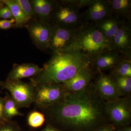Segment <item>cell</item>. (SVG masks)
Masks as SVG:
<instances>
[{"instance_id": "obj_30", "label": "cell", "mask_w": 131, "mask_h": 131, "mask_svg": "<svg viewBox=\"0 0 131 131\" xmlns=\"http://www.w3.org/2000/svg\"><path fill=\"white\" fill-rule=\"evenodd\" d=\"M94 131H116V127L112 123L106 124Z\"/></svg>"}, {"instance_id": "obj_4", "label": "cell", "mask_w": 131, "mask_h": 131, "mask_svg": "<svg viewBox=\"0 0 131 131\" xmlns=\"http://www.w3.org/2000/svg\"><path fill=\"white\" fill-rule=\"evenodd\" d=\"M82 14L67 1H57L51 13L50 24L70 29L80 28L85 24Z\"/></svg>"}, {"instance_id": "obj_15", "label": "cell", "mask_w": 131, "mask_h": 131, "mask_svg": "<svg viewBox=\"0 0 131 131\" xmlns=\"http://www.w3.org/2000/svg\"><path fill=\"white\" fill-rule=\"evenodd\" d=\"M42 68L32 63L14 64L6 81L20 80L26 78L34 77L42 71Z\"/></svg>"}, {"instance_id": "obj_12", "label": "cell", "mask_w": 131, "mask_h": 131, "mask_svg": "<svg viewBox=\"0 0 131 131\" xmlns=\"http://www.w3.org/2000/svg\"><path fill=\"white\" fill-rule=\"evenodd\" d=\"M50 38L49 49L52 51L63 50L72 43L79 28L70 29L53 26Z\"/></svg>"}, {"instance_id": "obj_18", "label": "cell", "mask_w": 131, "mask_h": 131, "mask_svg": "<svg viewBox=\"0 0 131 131\" xmlns=\"http://www.w3.org/2000/svg\"><path fill=\"white\" fill-rule=\"evenodd\" d=\"M2 1L11 10L15 20V26L17 27H21L30 21V19L26 16L14 0H3Z\"/></svg>"}, {"instance_id": "obj_8", "label": "cell", "mask_w": 131, "mask_h": 131, "mask_svg": "<svg viewBox=\"0 0 131 131\" xmlns=\"http://www.w3.org/2000/svg\"><path fill=\"white\" fill-rule=\"evenodd\" d=\"M26 25L35 46L42 50L49 49V42L53 25L39 19L32 20Z\"/></svg>"}, {"instance_id": "obj_24", "label": "cell", "mask_w": 131, "mask_h": 131, "mask_svg": "<svg viewBox=\"0 0 131 131\" xmlns=\"http://www.w3.org/2000/svg\"><path fill=\"white\" fill-rule=\"evenodd\" d=\"M18 5L26 16L30 19H32L35 16L32 6L30 1L28 0H14Z\"/></svg>"}, {"instance_id": "obj_32", "label": "cell", "mask_w": 131, "mask_h": 131, "mask_svg": "<svg viewBox=\"0 0 131 131\" xmlns=\"http://www.w3.org/2000/svg\"><path fill=\"white\" fill-rule=\"evenodd\" d=\"M116 131H131V126L129 125L116 127Z\"/></svg>"}, {"instance_id": "obj_25", "label": "cell", "mask_w": 131, "mask_h": 131, "mask_svg": "<svg viewBox=\"0 0 131 131\" xmlns=\"http://www.w3.org/2000/svg\"><path fill=\"white\" fill-rule=\"evenodd\" d=\"M0 131H19L18 127L12 121L0 122Z\"/></svg>"}, {"instance_id": "obj_23", "label": "cell", "mask_w": 131, "mask_h": 131, "mask_svg": "<svg viewBox=\"0 0 131 131\" xmlns=\"http://www.w3.org/2000/svg\"><path fill=\"white\" fill-rule=\"evenodd\" d=\"M27 119L28 125L34 128L41 126L46 121L44 114L37 111H32L28 115Z\"/></svg>"}, {"instance_id": "obj_6", "label": "cell", "mask_w": 131, "mask_h": 131, "mask_svg": "<svg viewBox=\"0 0 131 131\" xmlns=\"http://www.w3.org/2000/svg\"><path fill=\"white\" fill-rule=\"evenodd\" d=\"M106 113L110 122L116 127L129 125L131 122V95L115 100L104 102Z\"/></svg>"}, {"instance_id": "obj_33", "label": "cell", "mask_w": 131, "mask_h": 131, "mask_svg": "<svg viewBox=\"0 0 131 131\" xmlns=\"http://www.w3.org/2000/svg\"><path fill=\"white\" fill-rule=\"evenodd\" d=\"M42 131H62L57 128L54 127L51 125L47 124L46 127Z\"/></svg>"}, {"instance_id": "obj_7", "label": "cell", "mask_w": 131, "mask_h": 131, "mask_svg": "<svg viewBox=\"0 0 131 131\" xmlns=\"http://www.w3.org/2000/svg\"><path fill=\"white\" fill-rule=\"evenodd\" d=\"M0 88L7 90L19 109L28 107L34 103L35 86L21 80L0 81Z\"/></svg>"}, {"instance_id": "obj_14", "label": "cell", "mask_w": 131, "mask_h": 131, "mask_svg": "<svg viewBox=\"0 0 131 131\" xmlns=\"http://www.w3.org/2000/svg\"><path fill=\"white\" fill-rule=\"evenodd\" d=\"M85 22L95 23L112 16L111 5L107 0H94L82 14Z\"/></svg>"}, {"instance_id": "obj_2", "label": "cell", "mask_w": 131, "mask_h": 131, "mask_svg": "<svg viewBox=\"0 0 131 131\" xmlns=\"http://www.w3.org/2000/svg\"><path fill=\"white\" fill-rule=\"evenodd\" d=\"M92 57L77 50L52 51L39 74L30 78L34 86L45 83H62L89 66Z\"/></svg>"}, {"instance_id": "obj_11", "label": "cell", "mask_w": 131, "mask_h": 131, "mask_svg": "<svg viewBox=\"0 0 131 131\" xmlns=\"http://www.w3.org/2000/svg\"><path fill=\"white\" fill-rule=\"evenodd\" d=\"M111 41L112 50L120 52L131 59L130 22L124 19Z\"/></svg>"}, {"instance_id": "obj_26", "label": "cell", "mask_w": 131, "mask_h": 131, "mask_svg": "<svg viewBox=\"0 0 131 131\" xmlns=\"http://www.w3.org/2000/svg\"><path fill=\"white\" fill-rule=\"evenodd\" d=\"M68 2L80 10L83 8L89 6L94 0H68Z\"/></svg>"}, {"instance_id": "obj_27", "label": "cell", "mask_w": 131, "mask_h": 131, "mask_svg": "<svg viewBox=\"0 0 131 131\" xmlns=\"http://www.w3.org/2000/svg\"><path fill=\"white\" fill-rule=\"evenodd\" d=\"M32 6L35 16L40 20L42 14V7L40 0H33L30 1Z\"/></svg>"}, {"instance_id": "obj_5", "label": "cell", "mask_w": 131, "mask_h": 131, "mask_svg": "<svg viewBox=\"0 0 131 131\" xmlns=\"http://www.w3.org/2000/svg\"><path fill=\"white\" fill-rule=\"evenodd\" d=\"M34 86L33 103L39 110L61 102L68 93L62 83H42Z\"/></svg>"}, {"instance_id": "obj_16", "label": "cell", "mask_w": 131, "mask_h": 131, "mask_svg": "<svg viewBox=\"0 0 131 131\" xmlns=\"http://www.w3.org/2000/svg\"><path fill=\"white\" fill-rule=\"evenodd\" d=\"M124 20L115 15H112L93 23L97 29L107 38L111 40Z\"/></svg>"}, {"instance_id": "obj_21", "label": "cell", "mask_w": 131, "mask_h": 131, "mask_svg": "<svg viewBox=\"0 0 131 131\" xmlns=\"http://www.w3.org/2000/svg\"><path fill=\"white\" fill-rule=\"evenodd\" d=\"M110 71V75L131 77V59H124Z\"/></svg>"}, {"instance_id": "obj_13", "label": "cell", "mask_w": 131, "mask_h": 131, "mask_svg": "<svg viewBox=\"0 0 131 131\" xmlns=\"http://www.w3.org/2000/svg\"><path fill=\"white\" fill-rule=\"evenodd\" d=\"M95 74L89 65L82 69L73 77L62 84L68 93L81 91L93 82Z\"/></svg>"}, {"instance_id": "obj_31", "label": "cell", "mask_w": 131, "mask_h": 131, "mask_svg": "<svg viewBox=\"0 0 131 131\" xmlns=\"http://www.w3.org/2000/svg\"><path fill=\"white\" fill-rule=\"evenodd\" d=\"M3 104L4 99L3 98L0 97V122L5 121L3 115Z\"/></svg>"}, {"instance_id": "obj_34", "label": "cell", "mask_w": 131, "mask_h": 131, "mask_svg": "<svg viewBox=\"0 0 131 131\" xmlns=\"http://www.w3.org/2000/svg\"><path fill=\"white\" fill-rule=\"evenodd\" d=\"M4 4L3 3L2 1H0V10L4 6Z\"/></svg>"}, {"instance_id": "obj_1", "label": "cell", "mask_w": 131, "mask_h": 131, "mask_svg": "<svg viewBox=\"0 0 131 131\" xmlns=\"http://www.w3.org/2000/svg\"><path fill=\"white\" fill-rule=\"evenodd\" d=\"M93 82L84 90L68 93L61 102L40 109L45 121L62 131H94L111 123Z\"/></svg>"}, {"instance_id": "obj_19", "label": "cell", "mask_w": 131, "mask_h": 131, "mask_svg": "<svg viewBox=\"0 0 131 131\" xmlns=\"http://www.w3.org/2000/svg\"><path fill=\"white\" fill-rule=\"evenodd\" d=\"M4 99L3 115L6 121H12L16 116H23L24 114L19 111L16 103L10 94L6 93Z\"/></svg>"}, {"instance_id": "obj_29", "label": "cell", "mask_w": 131, "mask_h": 131, "mask_svg": "<svg viewBox=\"0 0 131 131\" xmlns=\"http://www.w3.org/2000/svg\"><path fill=\"white\" fill-rule=\"evenodd\" d=\"M15 20L14 19H11L0 20V28L2 29H8L12 28L15 26Z\"/></svg>"}, {"instance_id": "obj_22", "label": "cell", "mask_w": 131, "mask_h": 131, "mask_svg": "<svg viewBox=\"0 0 131 131\" xmlns=\"http://www.w3.org/2000/svg\"><path fill=\"white\" fill-rule=\"evenodd\" d=\"M40 1L42 7V14L40 20L51 24V15L57 1L50 0H40Z\"/></svg>"}, {"instance_id": "obj_17", "label": "cell", "mask_w": 131, "mask_h": 131, "mask_svg": "<svg viewBox=\"0 0 131 131\" xmlns=\"http://www.w3.org/2000/svg\"><path fill=\"white\" fill-rule=\"evenodd\" d=\"M109 1L113 15H115L121 18L125 19L130 22V0H110Z\"/></svg>"}, {"instance_id": "obj_28", "label": "cell", "mask_w": 131, "mask_h": 131, "mask_svg": "<svg viewBox=\"0 0 131 131\" xmlns=\"http://www.w3.org/2000/svg\"><path fill=\"white\" fill-rule=\"evenodd\" d=\"M0 18L4 19L14 18L11 10L7 6H4L0 10Z\"/></svg>"}, {"instance_id": "obj_3", "label": "cell", "mask_w": 131, "mask_h": 131, "mask_svg": "<svg viewBox=\"0 0 131 131\" xmlns=\"http://www.w3.org/2000/svg\"><path fill=\"white\" fill-rule=\"evenodd\" d=\"M77 50L91 57L111 50V41L97 29L93 23L86 22L78 31L74 39L62 51Z\"/></svg>"}, {"instance_id": "obj_20", "label": "cell", "mask_w": 131, "mask_h": 131, "mask_svg": "<svg viewBox=\"0 0 131 131\" xmlns=\"http://www.w3.org/2000/svg\"><path fill=\"white\" fill-rule=\"evenodd\" d=\"M109 75L118 88L121 97L131 95V77Z\"/></svg>"}, {"instance_id": "obj_10", "label": "cell", "mask_w": 131, "mask_h": 131, "mask_svg": "<svg viewBox=\"0 0 131 131\" xmlns=\"http://www.w3.org/2000/svg\"><path fill=\"white\" fill-rule=\"evenodd\" d=\"M93 81L94 86L98 95L104 102L115 100L121 97L118 88L110 75L103 72L96 74Z\"/></svg>"}, {"instance_id": "obj_9", "label": "cell", "mask_w": 131, "mask_h": 131, "mask_svg": "<svg viewBox=\"0 0 131 131\" xmlns=\"http://www.w3.org/2000/svg\"><path fill=\"white\" fill-rule=\"evenodd\" d=\"M131 59L120 52L111 50L101 52L92 57L90 66L95 74L111 70L125 59Z\"/></svg>"}]
</instances>
